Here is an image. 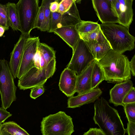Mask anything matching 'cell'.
I'll use <instances>...</instances> for the list:
<instances>
[{
  "label": "cell",
  "mask_w": 135,
  "mask_h": 135,
  "mask_svg": "<svg viewBox=\"0 0 135 135\" xmlns=\"http://www.w3.org/2000/svg\"><path fill=\"white\" fill-rule=\"evenodd\" d=\"M129 62L126 56L111 49L103 57L97 61L103 72L105 80L118 83L131 79Z\"/></svg>",
  "instance_id": "2"
},
{
  "label": "cell",
  "mask_w": 135,
  "mask_h": 135,
  "mask_svg": "<svg viewBox=\"0 0 135 135\" xmlns=\"http://www.w3.org/2000/svg\"><path fill=\"white\" fill-rule=\"evenodd\" d=\"M8 17V23L14 31H20V24L16 4L8 2L6 4Z\"/></svg>",
  "instance_id": "20"
},
{
  "label": "cell",
  "mask_w": 135,
  "mask_h": 135,
  "mask_svg": "<svg viewBox=\"0 0 135 135\" xmlns=\"http://www.w3.org/2000/svg\"><path fill=\"white\" fill-rule=\"evenodd\" d=\"M54 1L51 0H43L42 2L44 6L45 18L44 31H47L48 32L49 30V23L51 15V12L49 6L50 3Z\"/></svg>",
  "instance_id": "27"
},
{
  "label": "cell",
  "mask_w": 135,
  "mask_h": 135,
  "mask_svg": "<svg viewBox=\"0 0 135 135\" xmlns=\"http://www.w3.org/2000/svg\"><path fill=\"white\" fill-rule=\"evenodd\" d=\"M40 42L38 37L30 36L27 38L21 65L16 76L19 79L30 69L35 67L34 58Z\"/></svg>",
  "instance_id": "9"
},
{
  "label": "cell",
  "mask_w": 135,
  "mask_h": 135,
  "mask_svg": "<svg viewBox=\"0 0 135 135\" xmlns=\"http://www.w3.org/2000/svg\"><path fill=\"white\" fill-rule=\"evenodd\" d=\"M127 125L126 130L128 135H135V122H128Z\"/></svg>",
  "instance_id": "36"
},
{
  "label": "cell",
  "mask_w": 135,
  "mask_h": 135,
  "mask_svg": "<svg viewBox=\"0 0 135 135\" xmlns=\"http://www.w3.org/2000/svg\"><path fill=\"white\" fill-rule=\"evenodd\" d=\"M1 125V124H0V128Z\"/></svg>",
  "instance_id": "44"
},
{
  "label": "cell",
  "mask_w": 135,
  "mask_h": 135,
  "mask_svg": "<svg viewBox=\"0 0 135 135\" xmlns=\"http://www.w3.org/2000/svg\"><path fill=\"white\" fill-rule=\"evenodd\" d=\"M7 61L0 59V93L2 107L6 109L16 101L17 88Z\"/></svg>",
  "instance_id": "7"
},
{
  "label": "cell",
  "mask_w": 135,
  "mask_h": 135,
  "mask_svg": "<svg viewBox=\"0 0 135 135\" xmlns=\"http://www.w3.org/2000/svg\"><path fill=\"white\" fill-rule=\"evenodd\" d=\"M97 135H105L100 128H97Z\"/></svg>",
  "instance_id": "42"
},
{
  "label": "cell",
  "mask_w": 135,
  "mask_h": 135,
  "mask_svg": "<svg viewBox=\"0 0 135 135\" xmlns=\"http://www.w3.org/2000/svg\"><path fill=\"white\" fill-rule=\"evenodd\" d=\"M30 35L22 34L11 54L9 67L14 78L16 77L21 63L25 44Z\"/></svg>",
  "instance_id": "12"
},
{
  "label": "cell",
  "mask_w": 135,
  "mask_h": 135,
  "mask_svg": "<svg viewBox=\"0 0 135 135\" xmlns=\"http://www.w3.org/2000/svg\"><path fill=\"white\" fill-rule=\"evenodd\" d=\"M105 80L103 72L95 60L91 74V90L98 88L99 84Z\"/></svg>",
  "instance_id": "22"
},
{
  "label": "cell",
  "mask_w": 135,
  "mask_h": 135,
  "mask_svg": "<svg viewBox=\"0 0 135 135\" xmlns=\"http://www.w3.org/2000/svg\"><path fill=\"white\" fill-rule=\"evenodd\" d=\"M41 56V54L38 46L37 51L34 56V61L35 67L40 69H41L40 67Z\"/></svg>",
  "instance_id": "35"
},
{
  "label": "cell",
  "mask_w": 135,
  "mask_h": 135,
  "mask_svg": "<svg viewBox=\"0 0 135 135\" xmlns=\"http://www.w3.org/2000/svg\"><path fill=\"white\" fill-rule=\"evenodd\" d=\"M100 24L97 22L81 20L75 26L79 35L92 31L99 27Z\"/></svg>",
  "instance_id": "24"
},
{
  "label": "cell",
  "mask_w": 135,
  "mask_h": 135,
  "mask_svg": "<svg viewBox=\"0 0 135 135\" xmlns=\"http://www.w3.org/2000/svg\"><path fill=\"white\" fill-rule=\"evenodd\" d=\"M38 0H20L16 4L22 34L30 35L35 28L40 7Z\"/></svg>",
  "instance_id": "5"
},
{
  "label": "cell",
  "mask_w": 135,
  "mask_h": 135,
  "mask_svg": "<svg viewBox=\"0 0 135 135\" xmlns=\"http://www.w3.org/2000/svg\"><path fill=\"white\" fill-rule=\"evenodd\" d=\"M81 0H74L75 2L76 3H81Z\"/></svg>",
  "instance_id": "43"
},
{
  "label": "cell",
  "mask_w": 135,
  "mask_h": 135,
  "mask_svg": "<svg viewBox=\"0 0 135 135\" xmlns=\"http://www.w3.org/2000/svg\"><path fill=\"white\" fill-rule=\"evenodd\" d=\"M81 21L76 4L74 1L70 8L62 15L59 28L75 26Z\"/></svg>",
  "instance_id": "18"
},
{
  "label": "cell",
  "mask_w": 135,
  "mask_h": 135,
  "mask_svg": "<svg viewBox=\"0 0 135 135\" xmlns=\"http://www.w3.org/2000/svg\"><path fill=\"white\" fill-rule=\"evenodd\" d=\"M53 32L60 37L72 49L73 53L80 39L79 33L75 26L61 27L55 30Z\"/></svg>",
  "instance_id": "16"
},
{
  "label": "cell",
  "mask_w": 135,
  "mask_h": 135,
  "mask_svg": "<svg viewBox=\"0 0 135 135\" xmlns=\"http://www.w3.org/2000/svg\"><path fill=\"white\" fill-rule=\"evenodd\" d=\"M94 60L85 42L80 39L67 68L74 72L78 76Z\"/></svg>",
  "instance_id": "8"
},
{
  "label": "cell",
  "mask_w": 135,
  "mask_h": 135,
  "mask_svg": "<svg viewBox=\"0 0 135 135\" xmlns=\"http://www.w3.org/2000/svg\"><path fill=\"white\" fill-rule=\"evenodd\" d=\"M129 67L131 74L135 76V55L132 57L131 61L129 62Z\"/></svg>",
  "instance_id": "38"
},
{
  "label": "cell",
  "mask_w": 135,
  "mask_h": 135,
  "mask_svg": "<svg viewBox=\"0 0 135 135\" xmlns=\"http://www.w3.org/2000/svg\"><path fill=\"white\" fill-rule=\"evenodd\" d=\"M4 129L11 135H30L24 129L13 121L2 124Z\"/></svg>",
  "instance_id": "23"
},
{
  "label": "cell",
  "mask_w": 135,
  "mask_h": 135,
  "mask_svg": "<svg viewBox=\"0 0 135 135\" xmlns=\"http://www.w3.org/2000/svg\"><path fill=\"white\" fill-rule=\"evenodd\" d=\"M45 22L44 8L43 4L42 2L40 6L35 28H37L41 31H44Z\"/></svg>",
  "instance_id": "29"
},
{
  "label": "cell",
  "mask_w": 135,
  "mask_h": 135,
  "mask_svg": "<svg viewBox=\"0 0 135 135\" xmlns=\"http://www.w3.org/2000/svg\"><path fill=\"white\" fill-rule=\"evenodd\" d=\"M123 103L124 104L135 103V89L133 87L127 94Z\"/></svg>",
  "instance_id": "32"
},
{
  "label": "cell",
  "mask_w": 135,
  "mask_h": 135,
  "mask_svg": "<svg viewBox=\"0 0 135 135\" xmlns=\"http://www.w3.org/2000/svg\"><path fill=\"white\" fill-rule=\"evenodd\" d=\"M6 110L2 107H0V124L4 123L6 120L12 115Z\"/></svg>",
  "instance_id": "34"
},
{
  "label": "cell",
  "mask_w": 135,
  "mask_h": 135,
  "mask_svg": "<svg viewBox=\"0 0 135 135\" xmlns=\"http://www.w3.org/2000/svg\"><path fill=\"white\" fill-rule=\"evenodd\" d=\"M61 16V14L57 12H51V17L49 23V29L48 32H53L55 30L59 28Z\"/></svg>",
  "instance_id": "26"
},
{
  "label": "cell",
  "mask_w": 135,
  "mask_h": 135,
  "mask_svg": "<svg viewBox=\"0 0 135 135\" xmlns=\"http://www.w3.org/2000/svg\"><path fill=\"white\" fill-rule=\"evenodd\" d=\"M0 26H2L5 29L6 31L8 30L9 28H8L6 26L4 22L2 20L0 16Z\"/></svg>",
  "instance_id": "40"
},
{
  "label": "cell",
  "mask_w": 135,
  "mask_h": 135,
  "mask_svg": "<svg viewBox=\"0 0 135 135\" xmlns=\"http://www.w3.org/2000/svg\"><path fill=\"white\" fill-rule=\"evenodd\" d=\"M56 59H54L42 69L32 68L19 79L18 87L20 90H25L43 85L54 75L56 69Z\"/></svg>",
  "instance_id": "6"
},
{
  "label": "cell",
  "mask_w": 135,
  "mask_h": 135,
  "mask_svg": "<svg viewBox=\"0 0 135 135\" xmlns=\"http://www.w3.org/2000/svg\"><path fill=\"white\" fill-rule=\"evenodd\" d=\"M102 93L98 88L88 92L70 97L68 101V107L74 108L94 102L98 99Z\"/></svg>",
  "instance_id": "15"
},
{
  "label": "cell",
  "mask_w": 135,
  "mask_h": 135,
  "mask_svg": "<svg viewBox=\"0 0 135 135\" xmlns=\"http://www.w3.org/2000/svg\"><path fill=\"white\" fill-rule=\"evenodd\" d=\"M133 87V83L130 79L116 84L110 90L109 102L115 106H123L124 99Z\"/></svg>",
  "instance_id": "14"
},
{
  "label": "cell",
  "mask_w": 135,
  "mask_h": 135,
  "mask_svg": "<svg viewBox=\"0 0 135 135\" xmlns=\"http://www.w3.org/2000/svg\"><path fill=\"white\" fill-rule=\"evenodd\" d=\"M95 60L80 74L77 76L76 92L78 95L91 90V77Z\"/></svg>",
  "instance_id": "17"
},
{
  "label": "cell",
  "mask_w": 135,
  "mask_h": 135,
  "mask_svg": "<svg viewBox=\"0 0 135 135\" xmlns=\"http://www.w3.org/2000/svg\"><path fill=\"white\" fill-rule=\"evenodd\" d=\"M133 0H110L112 9L118 23L129 29L133 21Z\"/></svg>",
  "instance_id": "10"
},
{
  "label": "cell",
  "mask_w": 135,
  "mask_h": 135,
  "mask_svg": "<svg viewBox=\"0 0 135 135\" xmlns=\"http://www.w3.org/2000/svg\"><path fill=\"white\" fill-rule=\"evenodd\" d=\"M77 75L74 71L65 68L62 72L59 86L60 90L68 97L76 93Z\"/></svg>",
  "instance_id": "13"
},
{
  "label": "cell",
  "mask_w": 135,
  "mask_h": 135,
  "mask_svg": "<svg viewBox=\"0 0 135 135\" xmlns=\"http://www.w3.org/2000/svg\"><path fill=\"white\" fill-rule=\"evenodd\" d=\"M100 27L111 49L123 54L134 48L135 38L131 35L129 29L120 24L114 23L102 24Z\"/></svg>",
  "instance_id": "3"
},
{
  "label": "cell",
  "mask_w": 135,
  "mask_h": 135,
  "mask_svg": "<svg viewBox=\"0 0 135 135\" xmlns=\"http://www.w3.org/2000/svg\"><path fill=\"white\" fill-rule=\"evenodd\" d=\"M59 3L58 1L55 0L50 3L49 8L50 11L52 12H57L58 9Z\"/></svg>",
  "instance_id": "37"
},
{
  "label": "cell",
  "mask_w": 135,
  "mask_h": 135,
  "mask_svg": "<svg viewBox=\"0 0 135 135\" xmlns=\"http://www.w3.org/2000/svg\"><path fill=\"white\" fill-rule=\"evenodd\" d=\"M41 128L42 135H71L74 131L72 118L62 111L43 118Z\"/></svg>",
  "instance_id": "4"
},
{
  "label": "cell",
  "mask_w": 135,
  "mask_h": 135,
  "mask_svg": "<svg viewBox=\"0 0 135 135\" xmlns=\"http://www.w3.org/2000/svg\"><path fill=\"white\" fill-rule=\"evenodd\" d=\"M79 35L80 39L85 42H104L107 41L100 29V26L92 31Z\"/></svg>",
  "instance_id": "21"
},
{
  "label": "cell",
  "mask_w": 135,
  "mask_h": 135,
  "mask_svg": "<svg viewBox=\"0 0 135 135\" xmlns=\"http://www.w3.org/2000/svg\"><path fill=\"white\" fill-rule=\"evenodd\" d=\"M38 47L47 65L53 59H56L55 51L52 47L40 42Z\"/></svg>",
  "instance_id": "25"
},
{
  "label": "cell",
  "mask_w": 135,
  "mask_h": 135,
  "mask_svg": "<svg viewBox=\"0 0 135 135\" xmlns=\"http://www.w3.org/2000/svg\"><path fill=\"white\" fill-rule=\"evenodd\" d=\"M85 42L94 60L97 61L103 57L111 49L107 41L104 42L91 41Z\"/></svg>",
  "instance_id": "19"
},
{
  "label": "cell",
  "mask_w": 135,
  "mask_h": 135,
  "mask_svg": "<svg viewBox=\"0 0 135 135\" xmlns=\"http://www.w3.org/2000/svg\"><path fill=\"white\" fill-rule=\"evenodd\" d=\"M0 16L7 27L9 29L8 15L6 4L0 3Z\"/></svg>",
  "instance_id": "33"
},
{
  "label": "cell",
  "mask_w": 135,
  "mask_h": 135,
  "mask_svg": "<svg viewBox=\"0 0 135 135\" xmlns=\"http://www.w3.org/2000/svg\"><path fill=\"white\" fill-rule=\"evenodd\" d=\"M93 8L102 24L118 23L112 9L110 0H92Z\"/></svg>",
  "instance_id": "11"
},
{
  "label": "cell",
  "mask_w": 135,
  "mask_h": 135,
  "mask_svg": "<svg viewBox=\"0 0 135 135\" xmlns=\"http://www.w3.org/2000/svg\"><path fill=\"white\" fill-rule=\"evenodd\" d=\"M93 119L105 135H125L127 132L117 110L102 97L94 105Z\"/></svg>",
  "instance_id": "1"
},
{
  "label": "cell",
  "mask_w": 135,
  "mask_h": 135,
  "mask_svg": "<svg viewBox=\"0 0 135 135\" xmlns=\"http://www.w3.org/2000/svg\"><path fill=\"white\" fill-rule=\"evenodd\" d=\"M45 89L43 85L34 87L31 89L30 94V97L32 98L35 99L42 95Z\"/></svg>",
  "instance_id": "31"
},
{
  "label": "cell",
  "mask_w": 135,
  "mask_h": 135,
  "mask_svg": "<svg viewBox=\"0 0 135 135\" xmlns=\"http://www.w3.org/2000/svg\"><path fill=\"white\" fill-rule=\"evenodd\" d=\"M5 31V28L3 27L0 26V37L3 36Z\"/></svg>",
  "instance_id": "41"
},
{
  "label": "cell",
  "mask_w": 135,
  "mask_h": 135,
  "mask_svg": "<svg viewBox=\"0 0 135 135\" xmlns=\"http://www.w3.org/2000/svg\"><path fill=\"white\" fill-rule=\"evenodd\" d=\"M97 128H91L83 135H97Z\"/></svg>",
  "instance_id": "39"
},
{
  "label": "cell",
  "mask_w": 135,
  "mask_h": 135,
  "mask_svg": "<svg viewBox=\"0 0 135 135\" xmlns=\"http://www.w3.org/2000/svg\"><path fill=\"white\" fill-rule=\"evenodd\" d=\"M123 107L128 122H135V103L125 104Z\"/></svg>",
  "instance_id": "28"
},
{
  "label": "cell",
  "mask_w": 135,
  "mask_h": 135,
  "mask_svg": "<svg viewBox=\"0 0 135 135\" xmlns=\"http://www.w3.org/2000/svg\"><path fill=\"white\" fill-rule=\"evenodd\" d=\"M74 0H62L59 3L57 12L62 15L66 12L71 7Z\"/></svg>",
  "instance_id": "30"
}]
</instances>
